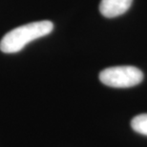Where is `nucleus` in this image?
Returning a JSON list of instances; mask_svg holds the SVG:
<instances>
[{
	"mask_svg": "<svg viewBox=\"0 0 147 147\" xmlns=\"http://www.w3.org/2000/svg\"><path fill=\"white\" fill-rule=\"evenodd\" d=\"M54 30V24L49 20L36 21L19 26L5 34L0 41V50L5 54H14L28 43L48 36Z\"/></svg>",
	"mask_w": 147,
	"mask_h": 147,
	"instance_id": "obj_1",
	"label": "nucleus"
},
{
	"mask_svg": "<svg viewBox=\"0 0 147 147\" xmlns=\"http://www.w3.org/2000/svg\"><path fill=\"white\" fill-rule=\"evenodd\" d=\"M143 74L134 66H115L104 69L99 74V80L113 88H129L140 84Z\"/></svg>",
	"mask_w": 147,
	"mask_h": 147,
	"instance_id": "obj_2",
	"label": "nucleus"
},
{
	"mask_svg": "<svg viewBox=\"0 0 147 147\" xmlns=\"http://www.w3.org/2000/svg\"><path fill=\"white\" fill-rule=\"evenodd\" d=\"M133 0H101L99 11L108 18L121 16L130 9Z\"/></svg>",
	"mask_w": 147,
	"mask_h": 147,
	"instance_id": "obj_3",
	"label": "nucleus"
},
{
	"mask_svg": "<svg viewBox=\"0 0 147 147\" xmlns=\"http://www.w3.org/2000/svg\"><path fill=\"white\" fill-rule=\"evenodd\" d=\"M131 126L137 133L147 136V114L138 115L132 119Z\"/></svg>",
	"mask_w": 147,
	"mask_h": 147,
	"instance_id": "obj_4",
	"label": "nucleus"
}]
</instances>
